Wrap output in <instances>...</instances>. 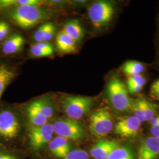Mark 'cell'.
I'll use <instances>...</instances> for the list:
<instances>
[{
	"instance_id": "603a6c76",
	"label": "cell",
	"mask_w": 159,
	"mask_h": 159,
	"mask_svg": "<svg viewBox=\"0 0 159 159\" xmlns=\"http://www.w3.org/2000/svg\"><path fill=\"white\" fill-rule=\"evenodd\" d=\"M130 110L134 114V116H135L141 123H143L146 121L140 98L132 101Z\"/></svg>"
},
{
	"instance_id": "d4e9b609",
	"label": "cell",
	"mask_w": 159,
	"mask_h": 159,
	"mask_svg": "<svg viewBox=\"0 0 159 159\" xmlns=\"http://www.w3.org/2000/svg\"><path fill=\"white\" fill-rule=\"evenodd\" d=\"M0 159H21V157L12 148L0 147Z\"/></svg>"
},
{
	"instance_id": "1f68e13d",
	"label": "cell",
	"mask_w": 159,
	"mask_h": 159,
	"mask_svg": "<svg viewBox=\"0 0 159 159\" xmlns=\"http://www.w3.org/2000/svg\"><path fill=\"white\" fill-rule=\"evenodd\" d=\"M143 86H139V85H133L128 87L129 91L131 94H134L138 93L142 89Z\"/></svg>"
},
{
	"instance_id": "83f0119b",
	"label": "cell",
	"mask_w": 159,
	"mask_h": 159,
	"mask_svg": "<svg viewBox=\"0 0 159 159\" xmlns=\"http://www.w3.org/2000/svg\"><path fill=\"white\" fill-rule=\"evenodd\" d=\"M46 29L47 23L41 25L35 32L34 34V39L37 42V43L43 42L44 38L46 34Z\"/></svg>"
},
{
	"instance_id": "6da1fadb",
	"label": "cell",
	"mask_w": 159,
	"mask_h": 159,
	"mask_svg": "<svg viewBox=\"0 0 159 159\" xmlns=\"http://www.w3.org/2000/svg\"><path fill=\"white\" fill-rule=\"evenodd\" d=\"M23 126L16 111L0 106V147L12 148L21 136Z\"/></svg>"
},
{
	"instance_id": "ba28073f",
	"label": "cell",
	"mask_w": 159,
	"mask_h": 159,
	"mask_svg": "<svg viewBox=\"0 0 159 159\" xmlns=\"http://www.w3.org/2000/svg\"><path fill=\"white\" fill-rule=\"evenodd\" d=\"M113 127L111 116L107 109L99 108L91 114L89 129L93 135L105 136L112 131Z\"/></svg>"
},
{
	"instance_id": "f1b7e54d",
	"label": "cell",
	"mask_w": 159,
	"mask_h": 159,
	"mask_svg": "<svg viewBox=\"0 0 159 159\" xmlns=\"http://www.w3.org/2000/svg\"><path fill=\"white\" fill-rule=\"evenodd\" d=\"M56 31V27L52 23H47L46 34L43 42H48L52 40Z\"/></svg>"
},
{
	"instance_id": "8992f818",
	"label": "cell",
	"mask_w": 159,
	"mask_h": 159,
	"mask_svg": "<svg viewBox=\"0 0 159 159\" xmlns=\"http://www.w3.org/2000/svg\"><path fill=\"white\" fill-rule=\"evenodd\" d=\"M114 12V6L112 2L98 1L89 7L88 16L93 26L97 29H100L111 22Z\"/></svg>"
},
{
	"instance_id": "d6a6232c",
	"label": "cell",
	"mask_w": 159,
	"mask_h": 159,
	"mask_svg": "<svg viewBox=\"0 0 159 159\" xmlns=\"http://www.w3.org/2000/svg\"><path fill=\"white\" fill-rule=\"evenodd\" d=\"M150 124L152 126L159 125V114L157 116H154L153 118L150 120Z\"/></svg>"
},
{
	"instance_id": "277c9868",
	"label": "cell",
	"mask_w": 159,
	"mask_h": 159,
	"mask_svg": "<svg viewBox=\"0 0 159 159\" xmlns=\"http://www.w3.org/2000/svg\"><path fill=\"white\" fill-rule=\"evenodd\" d=\"M93 103L94 98L92 97L68 96L64 97L61 100V107L68 119L77 121L88 113Z\"/></svg>"
},
{
	"instance_id": "484cf974",
	"label": "cell",
	"mask_w": 159,
	"mask_h": 159,
	"mask_svg": "<svg viewBox=\"0 0 159 159\" xmlns=\"http://www.w3.org/2000/svg\"><path fill=\"white\" fill-rule=\"evenodd\" d=\"M11 31L9 23L5 21H0V43H3L9 37Z\"/></svg>"
},
{
	"instance_id": "ac0fdd59",
	"label": "cell",
	"mask_w": 159,
	"mask_h": 159,
	"mask_svg": "<svg viewBox=\"0 0 159 159\" xmlns=\"http://www.w3.org/2000/svg\"><path fill=\"white\" fill-rule=\"evenodd\" d=\"M39 0H0V12H5L18 6H40Z\"/></svg>"
},
{
	"instance_id": "4fadbf2b",
	"label": "cell",
	"mask_w": 159,
	"mask_h": 159,
	"mask_svg": "<svg viewBox=\"0 0 159 159\" xmlns=\"http://www.w3.org/2000/svg\"><path fill=\"white\" fill-rule=\"evenodd\" d=\"M25 40L22 35L14 33L10 35L0 47L1 52L3 55L11 56L21 51L24 45Z\"/></svg>"
},
{
	"instance_id": "e0dca14e",
	"label": "cell",
	"mask_w": 159,
	"mask_h": 159,
	"mask_svg": "<svg viewBox=\"0 0 159 159\" xmlns=\"http://www.w3.org/2000/svg\"><path fill=\"white\" fill-rule=\"evenodd\" d=\"M77 43L84 37V31L79 21L72 20L66 23L62 30Z\"/></svg>"
},
{
	"instance_id": "e575fe53",
	"label": "cell",
	"mask_w": 159,
	"mask_h": 159,
	"mask_svg": "<svg viewBox=\"0 0 159 159\" xmlns=\"http://www.w3.org/2000/svg\"><path fill=\"white\" fill-rule=\"evenodd\" d=\"M158 157H159V156H158Z\"/></svg>"
},
{
	"instance_id": "f546056e",
	"label": "cell",
	"mask_w": 159,
	"mask_h": 159,
	"mask_svg": "<svg viewBox=\"0 0 159 159\" xmlns=\"http://www.w3.org/2000/svg\"><path fill=\"white\" fill-rule=\"evenodd\" d=\"M150 96L155 99H159V79L155 81L150 89Z\"/></svg>"
},
{
	"instance_id": "30bf717a",
	"label": "cell",
	"mask_w": 159,
	"mask_h": 159,
	"mask_svg": "<svg viewBox=\"0 0 159 159\" xmlns=\"http://www.w3.org/2000/svg\"><path fill=\"white\" fill-rule=\"evenodd\" d=\"M159 153V138L149 137L143 139L138 148V159H157Z\"/></svg>"
},
{
	"instance_id": "7c38bea8",
	"label": "cell",
	"mask_w": 159,
	"mask_h": 159,
	"mask_svg": "<svg viewBox=\"0 0 159 159\" xmlns=\"http://www.w3.org/2000/svg\"><path fill=\"white\" fill-rule=\"evenodd\" d=\"M47 148L51 155L60 159L66 157L72 150L70 141L57 136L53 137Z\"/></svg>"
},
{
	"instance_id": "836d02e7",
	"label": "cell",
	"mask_w": 159,
	"mask_h": 159,
	"mask_svg": "<svg viewBox=\"0 0 159 159\" xmlns=\"http://www.w3.org/2000/svg\"><path fill=\"white\" fill-rule=\"evenodd\" d=\"M65 2H66V1H50V3L54 6L62 5V4H64Z\"/></svg>"
},
{
	"instance_id": "8fae6325",
	"label": "cell",
	"mask_w": 159,
	"mask_h": 159,
	"mask_svg": "<svg viewBox=\"0 0 159 159\" xmlns=\"http://www.w3.org/2000/svg\"><path fill=\"white\" fill-rule=\"evenodd\" d=\"M119 146V143L117 141L100 139L91 148L90 154L94 159H107L110 154Z\"/></svg>"
},
{
	"instance_id": "d6986e66",
	"label": "cell",
	"mask_w": 159,
	"mask_h": 159,
	"mask_svg": "<svg viewBox=\"0 0 159 159\" xmlns=\"http://www.w3.org/2000/svg\"><path fill=\"white\" fill-rule=\"evenodd\" d=\"M30 52L34 57H49L54 54V48L50 43L41 42L31 46Z\"/></svg>"
},
{
	"instance_id": "7a4b0ae2",
	"label": "cell",
	"mask_w": 159,
	"mask_h": 159,
	"mask_svg": "<svg viewBox=\"0 0 159 159\" xmlns=\"http://www.w3.org/2000/svg\"><path fill=\"white\" fill-rule=\"evenodd\" d=\"M52 15V11L40 6H18L4 12V16L24 29L33 27Z\"/></svg>"
},
{
	"instance_id": "cb8c5ba5",
	"label": "cell",
	"mask_w": 159,
	"mask_h": 159,
	"mask_svg": "<svg viewBox=\"0 0 159 159\" xmlns=\"http://www.w3.org/2000/svg\"><path fill=\"white\" fill-rule=\"evenodd\" d=\"M61 159H90L89 154L82 149L72 150L64 158Z\"/></svg>"
},
{
	"instance_id": "7402d4cb",
	"label": "cell",
	"mask_w": 159,
	"mask_h": 159,
	"mask_svg": "<svg viewBox=\"0 0 159 159\" xmlns=\"http://www.w3.org/2000/svg\"><path fill=\"white\" fill-rule=\"evenodd\" d=\"M141 102L146 121H150L156 113V106L145 99H141Z\"/></svg>"
},
{
	"instance_id": "2e32d148",
	"label": "cell",
	"mask_w": 159,
	"mask_h": 159,
	"mask_svg": "<svg viewBox=\"0 0 159 159\" xmlns=\"http://www.w3.org/2000/svg\"><path fill=\"white\" fill-rule=\"evenodd\" d=\"M56 46L58 50L64 54L72 53L76 50V42L63 31L57 35Z\"/></svg>"
},
{
	"instance_id": "4dcf8cb0",
	"label": "cell",
	"mask_w": 159,
	"mask_h": 159,
	"mask_svg": "<svg viewBox=\"0 0 159 159\" xmlns=\"http://www.w3.org/2000/svg\"><path fill=\"white\" fill-rule=\"evenodd\" d=\"M150 132L153 137L159 138V125L152 126L150 129Z\"/></svg>"
},
{
	"instance_id": "ffe728a7",
	"label": "cell",
	"mask_w": 159,
	"mask_h": 159,
	"mask_svg": "<svg viewBox=\"0 0 159 159\" xmlns=\"http://www.w3.org/2000/svg\"><path fill=\"white\" fill-rule=\"evenodd\" d=\"M107 159H135V156L130 147L119 146L110 154Z\"/></svg>"
},
{
	"instance_id": "44dd1931",
	"label": "cell",
	"mask_w": 159,
	"mask_h": 159,
	"mask_svg": "<svg viewBox=\"0 0 159 159\" xmlns=\"http://www.w3.org/2000/svg\"><path fill=\"white\" fill-rule=\"evenodd\" d=\"M144 67L142 63L134 61L126 62L123 67V72L130 77L140 75L144 71Z\"/></svg>"
},
{
	"instance_id": "52a82bcc",
	"label": "cell",
	"mask_w": 159,
	"mask_h": 159,
	"mask_svg": "<svg viewBox=\"0 0 159 159\" xmlns=\"http://www.w3.org/2000/svg\"><path fill=\"white\" fill-rule=\"evenodd\" d=\"M52 124L47 123L41 126H32L29 133V144L35 153H39L46 148L54 137Z\"/></svg>"
},
{
	"instance_id": "3957f363",
	"label": "cell",
	"mask_w": 159,
	"mask_h": 159,
	"mask_svg": "<svg viewBox=\"0 0 159 159\" xmlns=\"http://www.w3.org/2000/svg\"><path fill=\"white\" fill-rule=\"evenodd\" d=\"M108 100L112 107L119 112L130 110L132 101L125 84L117 77H112L107 85Z\"/></svg>"
},
{
	"instance_id": "5b68a950",
	"label": "cell",
	"mask_w": 159,
	"mask_h": 159,
	"mask_svg": "<svg viewBox=\"0 0 159 159\" xmlns=\"http://www.w3.org/2000/svg\"><path fill=\"white\" fill-rule=\"evenodd\" d=\"M54 134L69 141H79L85 136L82 125L78 121L68 118H59L52 123Z\"/></svg>"
},
{
	"instance_id": "4316f807",
	"label": "cell",
	"mask_w": 159,
	"mask_h": 159,
	"mask_svg": "<svg viewBox=\"0 0 159 159\" xmlns=\"http://www.w3.org/2000/svg\"><path fill=\"white\" fill-rule=\"evenodd\" d=\"M146 83V79L141 75H137L130 77L127 80V87L133 86V85H139L143 86Z\"/></svg>"
},
{
	"instance_id": "5bb4252c",
	"label": "cell",
	"mask_w": 159,
	"mask_h": 159,
	"mask_svg": "<svg viewBox=\"0 0 159 159\" xmlns=\"http://www.w3.org/2000/svg\"><path fill=\"white\" fill-rule=\"evenodd\" d=\"M17 71L8 63L0 62V100L6 88L16 77Z\"/></svg>"
},
{
	"instance_id": "9c48e42d",
	"label": "cell",
	"mask_w": 159,
	"mask_h": 159,
	"mask_svg": "<svg viewBox=\"0 0 159 159\" xmlns=\"http://www.w3.org/2000/svg\"><path fill=\"white\" fill-rule=\"evenodd\" d=\"M142 123L134 116L120 118L114 125V133L123 137L136 136Z\"/></svg>"
},
{
	"instance_id": "9a60e30c",
	"label": "cell",
	"mask_w": 159,
	"mask_h": 159,
	"mask_svg": "<svg viewBox=\"0 0 159 159\" xmlns=\"http://www.w3.org/2000/svg\"><path fill=\"white\" fill-rule=\"evenodd\" d=\"M40 114L47 119H50L55 113V108L53 102L48 97H43L30 102Z\"/></svg>"
}]
</instances>
